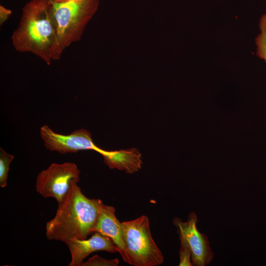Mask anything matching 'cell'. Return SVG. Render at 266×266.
Here are the masks:
<instances>
[{
	"label": "cell",
	"instance_id": "1",
	"mask_svg": "<svg viewBox=\"0 0 266 266\" xmlns=\"http://www.w3.org/2000/svg\"><path fill=\"white\" fill-rule=\"evenodd\" d=\"M11 39L16 50L32 53L48 65L52 60L60 59L63 52L51 0H32L28 2Z\"/></svg>",
	"mask_w": 266,
	"mask_h": 266
},
{
	"label": "cell",
	"instance_id": "2",
	"mask_svg": "<svg viewBox=\"0 0 266 266\" xmlns=\"http://www.w3.org/2000/svg\"><path fill=\"white\" fill-rule=\"evenodd\" d=\"M58 204L54 217L46 224L45 233L48 239L61 241L66 244L72 238L85 239L93 233L103 204L100 199L86 197L75 182Z\"/></svg>",
	"mask_w": 266,
	"mask_h": 266
},
{
	"label": "cell",
	"instance_id": "3",
	"mask_svg": "<svg viewBox=\"0 0 266 266\" xmlns=\"http://www.w3.org/2000/svg\"><path fill=\"white\" fill-rule=\"evenodd\" d=\"M57 36L62 52L80 39L86 25L96 11L98 0H71L63 3L52 1Z\"/></svg>",
	"mask_w": 266,
	"mask_h": 266
},
{
	"label": "cell",
	"instance_id": "4",
	"mask_svg": "<svg viewBox=\"0 0 266 266\" xmlns=\"http://www.w3.org/2000/svg\"><path fill=\"white\" fill-rule=\"evenodd\" d=\"M123 241L134 266H155L162 264L164 256L155 242L145 215L121 222Z\"/></svg>",
	"mask_w": 266,
	"mask_h": 266
},
{
	"label": "cell",
	"instance_id": "5",
	"mask_svg": "<svg viewBox=\"0 0 266 266\" xmlns=\"http://www.w3.org/2000/svg\"><path fill=\"white\" fill-rule=\"evenodd\" d=\"M80 171L71 162L52 163L38 174L36 191L45 198H53L60 203L69 191L73 182L78 183Z\"/></svg>",
	"mask_w": 266,
	"mask_h": 266
},
{
	"label": "cell",
	"instance_id": "6",
	"mask_svg": "<svg viewBox=\"0 0 266 266\" xmlns=\"http://www.w3.org/2000/svg\"><path fill=\"white\" fill-rule=\"evenodd\" d=\"M197 222L198 218L195 212L191 213L185 222L182 221L178 217L173 220L179 235L180 243L187 246L191 251L192 265L204 266L213 259V253L207 236L198 230Z\"/></svg>",
	"mask_w": 266,
	"mask_h": 266
},
{
	"label": "cell",
	"instance_id": "7",
	"mask_svg": "<svg viewBox=\"0 0 266 266\" xmlns=\"http://www.w3.org/2000/svg\"><path fill=\"white\" fill-rule=\"evenodd\" d=\"M40 135L46 149L63 154L86 150L100 154L103 150L94 143L90 132L86 129L77 130L68 135H63L54 132L45 125L40 128Z\"/></svg>",
	"mask_w": 266,
	"mask_h": 266
},
{
	"label": "cell",
	"instance_id": "8",
	"mask_svg": "<svg viewBox=\"0 0 266 266\" xmlns=\"http://www.w3.org/2000/svg\"><path fill=\"white\" fill-rule=\"evenodd\" d=\"M66 245L71 254V259L69 266H81L87 257L97 251H105L111 253L118 252L112 239L99 232H95L88 239L72 238Z\"/></svg>",
	"mask_w": 266,
	"mask_h": 266
},
{
	"label": "cell",
	"instance_id": "9",
	"mask_svg": "<svg viewBox=\"0 0 266 266\" xmlns=\"http://www.w3.org/2000/svg\"><path fill=\"white\" fill-rule=\"evenodd\" d=\"M113 206L103 204L92 232H99L110 237L114 243L124 261L133 265L123 238L121 223L116 218Z\"/></svg>",
	"mask_w": 266,
	"mask_h": 266
},
{
	"label": "cell",
	"instance_id": "10",
	"mask_svg": "<svg viewBox=\"0 0 266 266\" xmlns=\"http://www.w3.org/2000/svg\"><path fill=\"white\" fill-rule=\"evenodd\" d=\"M100 154L110 169L125 170L128 173L137 171L142 164L141 153L134 148L113 151L103 150Z\"/></svg>",
	"mask_w": 266,
	"mask_h": 266
},
{
	"label": "cell",
	"instance_id": "11",
	"mask_svg": "<svg viewBox=\"0 0 266 266\" xmlns=\"http://www.w3.org/2000/svg\"><path fill=\"white\" fill-rule=\"evenodd\" d=\"M259 27L260 33L255 38L256 54L266 63V14L260 18Z\"/></svg>",
	"mask_w": 266,
	"mask_h": 266
},
{
	"label": "cell",
	"instance_id": "12",
	"mask_svg": "<svg viewBox=\"0 0 266 266\" xmlns=\"http://www.w3.org/2000/svg\"><path fill=\"white\" fill-rule=\"evenodd\" d=\"M14 157L13 155L0 148V186L4 188L7 185V179L9 166Z\"/></svg>",
	"mask_w": 266,
	"mask_h": 266
},
{
	"label": "cell",
	"instance_id": "13",
	"mask_svg": "<svg viewBox=\"0 0 266 266\" xmlns=\"http://www.w3.org/2000/svg\"><path fill=\"white\" fill-rule=\"evenodd\" d=\"M119 263L118 259L108 260L96 255L83 262L81 266H117Z\"/></svg>",
	"mask_w": 266,
	"mask_h": 266
},
{
	"label": "cell",
	"instance_id": "14",
	"mask_svg": "<svg viewBox=\"0 0 266 266\" xmlns=\"http://www.w3.org/2000/svg\"><path fill=\"white\" fill-rule=\"evenodd\" d=\"M191 253L190 249L187 246L183 244L180 243L179 249L180 262L179 266H193L190 260Z\"/></svg>",
	"mask_w": 266,
	"mask_h": 266
},
{
	"label": "cell",
	"instance_id": "15",
	"mask_svg": "<svg viewBox=\"0 0 266 266\" xmlns=\"http://www.w3.org/2000/svg\"><path fill=\"white\" fill-rule=\"evenodd\" d=\"M11 14L10 10L7 9L2 5L0 6V25L3 24L9 18Z\"/></svg>",
	"mask_w": 266,
	"mask_h": 266
},
{
	"label": "cell",
	"instance_id": "16",
	"mask_svg": "<svg viewBox=\"0 0 266 266\" xmlns=\"http://www.w3.org/2000/svg\"><path fill=\"white\" fill-rule=\"evenodd\" d=\"M52 1L57 3H63L68 1L71 0H51Z\"/></svg>",
	"mask_w": 266,
	"mask_h": 266
}]
</instances>
